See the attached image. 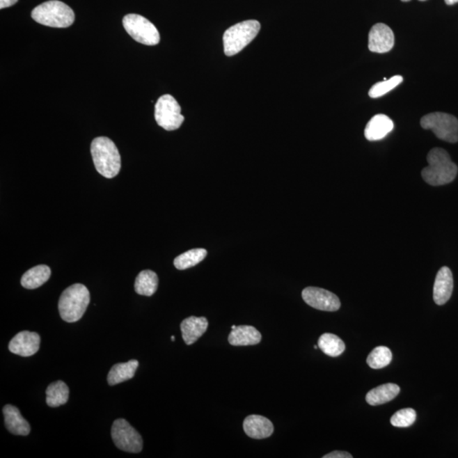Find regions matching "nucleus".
Segmentation results:
<instances>
[{"mask_svg": "<svg viewBox=\"0 0 458 458\" xmlns=\"http://www.w3.org/2000/svg\"><path fill=\"white\" fill-rule=\"evenodd\" d=\"M261 333L252 326L248 325L237 326L235 329H232L228 336L229 344L235 347L255 345L261 342Z\"/></svg>", "mask_w": 458, "mask_h": 458, "instance_id": "nucleus-18", "label": "nucleus"}, {"mask_svg": "<svg viewBox=\"0 0 458 458\" xmlns=\"http://www.w3.org/2000/svg\"><path fill=\"white\" fill-rule=\"evenodd\" d=\"M236 328H237V326H235V325L232 326V329H235Z\"/></svg>", "mask_w": 458, "mask_h": 458, "instance_id": "nucleus-34", "label": "nucleus"}, {"mask_svg": "<svg viewBox=\"0 0 458 458\" xmlns=\"http://www.w3.org/2000/svg\"><path fill=\"white\" fill-rule=\"evenodd\" d=\"M302 298L306 304L317 310L336 312L340 308V301L336 294L317 287H308L303 290Z\"/></svg>", "mask_w": 458, "mask_h": 458, "instance_id": "nucleus-10", "label": "nucleus"}, {"mask_svg": "<svg viewBox=\"0 0 458 458\" xmlns=\"http://www.w3.org/2000/svg\"><path fill=\"white\" fill-rule=\"evenodd\" d=\"M261 29L255 20L238 23L229 27L223 35L224 52L227 56H235L253 41Z\"/></svg>", "mask_w": 458, "mask_h": 458, "instance_id": "nucleus-5", "label": "nucleus"}, {"mask_svg": "<svg viewBox=\"0 0 458 458\" xmlns=\"http://www.w3.org/2000/svg\"><path fill=\"white\" fill-rule=\"evenodd\" d=\"M317 345H314V349H317Z\"/></svg>", "mask_w": 458, "mask_h": 458, "instance_id": "nucleus-35", "label": "nucleus"}, {"mask_svg": "<svg viewBox=\"0 0 458 458\" xmlns=\"http://www.w3.org/2000/svg\"><path fill=\"white\" fill-rule=\"evenodd\" d=\"M90 302V294L81 283L68 287L61 294L59 301L60 315L68 323H75L83 317Z\"/></svg>", "mask_w": 458, "mask_h": 458, "instance_id": "nucleus-3", "label": "nucleus"}, {"mask_svg": "<svg viewBox=\"0 0 458 458\" xmlns=\"http://www.w3.org/2000/svg\"><path fill=\"white\" fill-rule=\"evenodd\" d=\"M50 276H52V269L49 267L38 265L23 274L21 283L27 290H34L47 282Z\"/></svg>", "mask_w": 458, "mask_h": 458, "instance_id": "nucleus-21", "label": "nucleus"}, {"mask_svg": "<svg viewBox=\"0 0 458 458\" xmlns=\"http://www.w3.org/2000/svg\"><path fill=\"white\" fill-rule=\"evenodd\" d=\"M123 26L126 32L135 41L142 45L153 46L159 44L161 40L160 33L157 27L148 19L142 15L129 14L124 17Z\"/></svg>", "mask_w": 458, "mask_h": 458, "instance_id": "nucleus-7", "label": "nucleus"}, {"mask_svg": "<svg viewBox=\"0 0 458 458\" xmlns=\"http://www.w3.org/2000/svg\"><path fill=\"white\" fill-rule=\"evenodd\" d=\"M392 353L386 347H378L374 349L368 356L367 363L374 370L387 367L391 363Z\"/></svg>", "mask_w": 458, "mask_h": 458, "instance_id": "nucleus-26", "label": "nucleus"}, {"mask_svg": "<svg viewBox=\"0 0 458 458\" xmlns=\"http://www.w3.org/2000/svg\"><path fill=\"white\" fill-rule=\"evenodd\" d=\"M18 0H0V9H6V8L10 7L15 5Z\"/></svg>", "mask_w": 458, "mask_h": 458, "instance_id": "nucleus-30", "label": "nucleus"}, {"mask_svg": "<svg viewBox=\"0 0 458 458\" xmlns=\"http://www.w3.org/2000/svg\"><path fill=\"white\" fill-rule=\"evenodd\" d=\"M352 455L350 453L345 452H339L335 451L327 454V455L324 456V458H352Z\"/></svg>", "mask_w": 458, "mask_h": 458, "instance_id": "nucleus-29", "label": "nucleus"}, {"mask_svg": "<svg viewBox=\"0 0 458 458\" xmlns=\"http://www.w3.org/2000/svg\"><path fill=\"white\" fill-rule=\"evenodd\" d=\"M446 5L452 6L458 3V0H445Z\"/></svg>", "mask_w": 458, "mask_h": 458, "instance_id": "nucleus-31", "label": "nucleus"}, {"mask_svg": "<svg viewBox=\"0 0 458 458\" xmlns=\"http://www.w3.org/2000/svg\"><path fill=\"white\" fill-rule=\"evenodd\" d=\"M155 118L158 125L166 131L178 129L184 121L180 104L170 95H162L158 99L155 106Z\"/></svg>", "mask_w": 458, "mask_h": 458, "instance_id": "nucleus-8", "label": "nucleus"}, {"mask_svg": "<svg viewBox=\"0 0 458 458\" xmlns=\"http://www.w3.org/2000/svg\"><path fill=\"white\" fill-rule=\"evenodd\" d=\"M111 437L116 448L122 451L139 453L143 449V439L125 419H116L111 427Z\"/></svg>", "mask_w": 458, "mask_h": 458, "instance_id": "nucleus-9", "label": "nucleus"}, {"mask_svg": "<svg viewBox=\"0 0 458 458\" xmlns=\"http://www.w3.org/2000/svg\"><path fill=\"white\" fill-rule=\"evenodd\" d=\"M395 45L393 31L384 23H377L368 34V49L371 52L384 54L390 52Z\"/></svg>", "mask_w": 458, "mask_h": 458, "instance_id": "nucleus-11", "label": "nucleus"}, {"mask_svg": "<svg viewBox=\"0 0 458 458\" xmlns=\"http://www.w3.org/2000/svg\"><path fill=\"white\" fill-rule=\"evenodd\" d=\"M171 339H172V341H175V337H174V336H172V338H171Z\"/></svg>", "mask_w": 458, "mask_h": 458, "instance_id": "nucleus-33", "label": "nucleus"}, {"mask_svg": "<svg viewBox=\"0 0 458 458\" xmlns=\"http://www.w3.org/2000/svg\"><path fill=\"white\" fill-rule=\"evenodd\" d=\"M402 81L403 77L402 76H395L390 79L379 81V83L372 85L370 92H368V95L372 99L379 98V97H382L393 90L395 88H397L399 84L402 83Z\"/></svg>", "mask_w": 458, "mask_h": 458, "instance_id": "nucleus-27", "label": "nucleus"}, {"mask_svg": "<svg viewBox=\"0 0 458 458\" xmlns=\"http://www.w3.org/2000/svg\"><path fill=\"white\" fill-rule=\"evenodd\" d=\"M139 363L137 360H130L129 362L115 364L109 372L107 381L111 386L121 384L133 379L137 370Z\"/></svg>", "mask_w": 458, "mask_h": 458, "instance_id": "nucleus-20", "label": "nucleus"}, {"mask_svg": "<svg viewBox=\"0 0 458 458\" xmlns=\"http://www.w3.org/2000/svg\"><path fill=\"white\" fill-rule=\"evenodd\" d=\"M420 123L424 129L432 130L441 141L452 143L458 141V120L452 115L433 112L423 116Z\"/></svg>", "mask_w": 458, "mask_h": 458, "instance_id": "nucleus-6", "label": "nucleus"}, {"mask_svg": "<svg viewBox=\"0 0 458 458\" xmlns=\"http://www.w3.org/2000/svg\"><path fill=\"white\" fill-rule=\"evenodd\" d=\"M6 428L15 436H29L31 427L29 422L22 416L20 411L13 405H6L3 409Z\"/></svg>", "mask_w": 458, "mask_h": 458, "instance_id": "nucleus-17", "label": "nucleus"}, {"mask_svg": "<svg viewBox=\"0 0 458 458\" xmlns=\"http://www.w3.org/2000/svg\"><path fill=\"white\" fill-rule=\"evenodd\" d=\"M208 320L205 317H189L182 322L180 329L186 345L196 343L207 332Z\"/></svg>", "mask_w": 458, "mask_h": 458, "instance_id": "nucleus-16", "label": "nucleus"}, {"mask_svg": "<svg viewBox=\"0 0 458 458\" xmlns=\"http://www.w3.org/2000/svg\"><path fill=\"white\" fill-rule=\"evenodd\" d=\"M318 347L324 354L332 357L339 356L345 350V345L340 338L333 333H326L318 340Z\"/></svg>", "mask_w": 458, "mask_h": 458, "instance_id": "nucleus-24", "label": "nucleus"}, {"mask_svg": "<svg viewBox=\"0 0 458 458\" xmlns=\"http://www.w3.org/2000/svg\"><path fill=\"white\" fill-rule=\"evenodd\" d=\"M428 166L422 171V177L427 184L441 186L450 184L455 180L458 168L452 161L448 151L434 148L427 155Z\"/></svg>", "mask_w": 458, "mask_h": 458, "instance_id": "nucleus-1", "label": "nucleus"}, {"mask_svg": "<svg viewBox=\"0 0 458 458\" xmlns=\"http://www.w3.org/2000/svg\"><path fill=\"white\" fill-rule=\"evenodd\" d=\"M402 2H409L411 0H402ZM419 1H426V0H419Z\"/></svg>", "mask_w": 458, "mask_h": 458, "instance_id": "nucleus-32", "label": "nucleus"}, {"mask_svg": "<svg viewBox=\"0 0 458 458\" xmlns=\"http://www.w3.org/2000/svg\"><path fill=\"white\" fill-rule=\"evenodd\" d=\"M40 340L37 333L22 331L10 340L9 350L15 355L31 356L40 350Z\"/></svg>", "mask_w": 458, "mask_h": 458, "instance_id": "nucleus-12", "label": "nucleus"}, {"mask_svg": "<svg viewBox=\"0 0 458 458\" xmlns=\"http://www.w3.org/2000/svg\"><path fill=\"white\" fill-rule=\"evenodd\" d=\"M401 389L397 384H382L368 392L366 395V401L371 406L382 405L397 397Z\"/></svg>", "mask_w": 458, "mask_h": 458, "instance_id": "nucleus-19", "label": "nucleus"}, {"mask_svg": "<svg viewBox=\"0 0 458 458\" xmlns=\"http://www.w3.org/2000/svg\"><path fill=\"white\" fill-rule=\"evenodd\" d=\"M453 291V276L449 267H443L439 270L434 281L433 297L439 306L446 303L452 297Z\"/></svg>", "mask_w": 458, "mask_h": 458, "instance_id": "nucleus-13", "label": "nucleus"}, {"mask_svg": "<svg viewBox=\"0 0 458 458\" xmlns=\"http://www.w3.org/2000/svg\"><path fill=\"white\" fill-rule=\"evenodd\" d=\"M91 154L97 172L106 178L115 177L121 170V155L111 139L99 137L91 143Z\"/></svg>", "mask_w": 458, "mask_h": 458, "instance_id": "nucleus-2", "label": "nucleus"}, {"mask_svg": "<svg viewBox=\"0 0 458 458\" xmlns=\"http://www.w3.org/2000/svg\"><path fill=\"white\" fill-rule=\"evenodd\" d=\"M35 22L56 29H65L73 24L75 14L72 8L58 0H50L35 8L32 13Z\"/></svg>", "mask_w": 458, "mask_h": 458, "instance_id": "nucleus-4", "label": "nucleus"}, {"mask_svg": "<svg viewBox=\"0 0 458 458\" xmlns=\"http://www.w3.org/2000/svg\"><path fill=\"white\" fill-rule=\"evenodd\" d=\"M207 255V250L203 248L192 249L184 252L174 260V266L178 270H185L198 265L203 262Z\"/></svg>", "mask_w": 458, "mask_h": 458, "instance_id": "nucleus-25", "label": "nucleus"}, {"mask_svg": "<svg viewBox=\"0 0 458 458\" xmlns=\"http://www.w3.org/2000/svg\"><path fill=\"white\" fill-rule=\"evenodd\" d=\"M157 274L151 270H143L136 278L134 289L141 296L151 297L158 288Z\"/></svg>", "mask_w": 458, "mask_h": 458, "instance_id": "nucleus-22", "label": "nucleus"}, {"mask_svg": "<svg viewBox=\"0 0 458 458\" xmlns=\"http://www.w3.org/2000/svg\"><path fill=\"white\" fill-rule=\"evenodd\" d=\"M243 427L247 436L256 440L269 438L274 432L273 423L260 415L248 416L244 419Z\"/></svg>", "mask_w": 458, "mask_h": 458, "instance_id": "nucleus-14", "label": "nucleus"}, {"mask_svg": "<svg viewBox=\"0 0 458 458\" xmlns=\"http://www.w3.org/2000/svg\"><path fill=\"white\" fill-rule=\"evenodd\" d=\"M69 398V388L61 380L50 384L46 390V402L50 407H58L65 404Z\"/></svg>", "mask_w": 458, "mask_h": 458, "instance_id": "nucleus-23", "label": "nucleus"}, {"mask_svg": "<svg viewBox=\"0 0 458 458\" xmlns=\"http://www.w3.org/2000/svg\"><path fill=\"white\" fill-rule=\"evenodd\" d=\"M394 129V123L389 116L379 114L372 118L365 127V138L368 141H381Z\"/></svg>", "mask_w": 458, "mask_h": 458, "instance_id": "nucleus-15", "label": "nucleus"}, {"mask_svg": "<svg viewBox=\"0 0 458 458\" xmlns=\"http://www.w3.org/2000/svg\"><path fill=\"white\" fill-rule=\"evenodd\" d=\"M416 411L413 409H402L395 413L390 418L391 425L397 428H407L416 420Z\"/></svg>", "mask_w": 458, "mask_h": 458, "instance_id": "nucleus-28", "label": "nucleus"}]
</instances>
